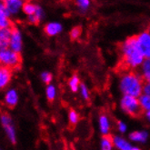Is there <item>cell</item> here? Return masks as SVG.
I'll list each match as a JSON object with an SVG mask.
<instances>
[{
    "label": "cell",
    "mask_w": 150,
    "mask_h": 150,
    "mask_svg": "<svg viewBox=\"0 0 150 150\" xmlns=\"http://www.w3.org/2000/svg\"><path fill=\"white\" fill-rule=\"evenodd\" d=\"M43 16V11L41 9V7L38 6V10L36 12V14L33 15V16H28V21L31 23V24H34V25H38L40 20H41V17Z\"/></svg>",
    "instance_id": "obj_19"
},
{
    "label": "cell",
    "mask_w": 150,
    "mask_h": 150,
    "mask_svg": "<svg viewBox=\"0 0 150 150\" xmlns=\"http://www.w3.org/2000/svg\"><path fill=\"white\" fill-rule=\"evenodd\" d=\"M55 95H56L55 87L53 86H49L47 88V99L49 102H53V100L55 98Z\"/></svg>",
    "instance_id": "obj_25"
},
{
    "label": "cell",
    "mask_w": 150,
    "mask_h": 150,
    "mask_svg": "<svg viewBox=\"0 0 150 150\" xmlns=\"http://www.w3.org/2000/svg\"><path fill=\"white\" fill-rule=\"evenodd\" d=\"M69 129L74 130L78 123V114L73 109H69Z\"/></svg>",
    "instance_id": "obj_17"
},
{
    "label": "cell",
    "mask_w": 150,
    "mask_h": 150,
    "mask_svg": "<svg viewBox=\"0 0 150 150\" xmlns=\"http://www.w3.org/2000/svg\"><path fill=\"white\" fill-rule=\"evenodd\" d=\"M120 87L125 96L137 98L143 91V83L139 76L134 72H129L123 76L120 82Z\"/></svg>",
    "instance_id": "obj_2"
},
{
    "label": "cell",
    "mask_w": 150,
    "mask_h": 150,
    "mask_svg": "<svg viewBox=\"0 0 150 150\" xmlns=\"http://www.w3.org/2000/svg\"><path fill=\"white\" fill-rule=\"evenodd\" d=\"M6 103L10 108H13L17 103V95L15 90H10L6 96Z\"/></svg>",
    "instance_id": "obj_14"
},
{
    "label": "cell",
    "mask_w": 150,
    "mask_h": 150,
    "mask_svg": "<svg viewBox=\"0 0 150 150\" xmlns=\"http://www.w3.org/2000/svg\"><path fill=\"white\" fill-rule=\"evenodd\" d=\"M121 107L123 110L133 118H140L146 114L139 100L134 96H125L121 101Z\"/></svg>",
    "instance_id": "obj_4"
},
{
    "label": "cell",
    "mask_w": 150,
    "mask_h": 150,
    "mask_svg": "<svg viewBox=\"0 0 150 150\" xmlns=\"http://www.w3.org/2000/svg\"><path fill=\"white\" fill-rule=\"evenodd\" d=\"M139 102L140 105H142L143 109L146 112L150 111V96H146V95H143V96H140L139 98Z\"/></svg>",
    "instance_id": "obj_21"
},
{
    "label": "cell",
    "mask_w": 150,
    "mask_h": 150,
    "mask_svg": "<svg viewBox=\"0 0 150 150\" xmlns=\"http://www.w3.org/2000/svg\"><path fill=\"white\" fill-rule=\"evenodd\" d=\"M21 37H20V33L17 29L15 24L12 25L11 26V39H10V49L20 53L21 50Z\"/></svg>",
    "instance_id": "obj_6"
},
{
    "label": "cell",
    "mask_w": 150,
    "mask_h": 150,
    "mask_svg": "<svg viewBox=\"0 0 150 150\" xmlns=\"http://www.w3.org/2000/svg\"><path fill=\"white\" fill-rule=\"evenodd\" d=\"M11 26L8 28L0 29V49H6L8 48V47H10Z\"/></svg>",
    "instance_id": "obj_8"
},
{
    "label": "cell",
    "mask_w": 150,
    "mask_h": 150,
    "mask_svg": "<svg viewBox=\"0 0 150 150\" xmlns=\"http://www.w3.org/2000/svg\"><path fill=\"white\" fill-rule=\"evenodd\" d=\"M121 60L117 67V71L124 72L130 68H134L142 64L144 56L141 52L137 36L128 38L121 46Z\"/></svg>",
    "instance_id": "obj_1"
},
{
    "label": "cell",
    "mask_w": 150,
    "mask_h": 150,
    "mask_svg": "<svg viewBox=\"0 0 150 150\" xmlns=\"http://www.w3.org/2000/svg\"><path fill=\"white\" fill-rule=\"evenodd\" d=\"M146 115L147 118H148V119L150 120V111H149V112H146Z\"/></svg>",
    "instance_id": "obj_32"
},
{
    "label": "cell",
    "mask_w": 150,
    "mask_h": 150,
    "mask_svg": "<svg viewBox=\"0 0 150 150\" xmlns=\"http://www.w3.org/2000/svg\"><path fill=\"white\" fill-rule=\"evenodd\" d=\"M130 139L133 141H141V142H145L147 138V133L146 132H133L130 134Z\"/></svg>",
    "instance_id": "obj_18"
},
{
    "label": "cell",
    "mask_w": 150,
    "mask_h": 150,
    "mask_svg": "<svg viewBox=\"0 0 150 150\" xmlns=\"http://www.w3.org/2000/svg\"><path fill=\"white\" fill-rule=\"evenodd\" d=\"M143 91L145 93V95L150 96V84H146L143 86Z\"/></svg>",
    "instance_id": "obj_30"
},
{
    "label": "cell",
    "mask_w": 150,
    "mask_h": 150,
    "mask_svg": "<svg viewBox=\"0 0 150 150\" xmlns=\"http://www.w3.org/2000/svg\"><path fill=\"white\" fill-rule=\"evenodd\" d=\"M5 9L8 14L11 13H16L19 10V8L23 6L24 2L22 1H16V0H6V1L2 2Z\"/></svg>",
    "instance_id": "obj_9"
},
{
    "label": "cell",
    "mask_w": 150,
    "mask_h": 150,
    "mask_svg": "<svg viewBox=\"0 0 150 150\" xmlns=\"http://www.w3.org/2000/svg\"><path fill=\"white\" fill-rule=\"evenodd\" d=\"M5 129H6V132L8 136V137L10 138V140L12 141V143H16V135H15V130L12 127L11 124L9 125H6V126H4Z\"/></svg>",
    "instance_id": "obj_24"
},
{
    "label": "cell",
    "mask_w": 150,
    "mask_h": 150,
    "mask_svg": "<svg viewBox=\"0 0 150 150\" xmlns=\"http://www.w3.org/2000/svg\"><path fill=\"white\" fill-rule=\"evenodd\" d=\"M114 146V137L111 135H104L102 137V150H111Z\"/></svg>",
    "instance_id": "obj_15"
},
{
    "label": "cell",
    "mask_w": 150,
    "mask_h": 150,
    "mask_svg": "<svg viewBox=\"0 0 150 150\" xmlns=\"http://www.w3.org/2000/svg\"><path fill=\"white\" fill-rule=\"evenodd\" d=\"M8 14L6 10L5 9V7L2 4V2L0 3V29L1 28H8L14 24L10 19L8 18Z\"/></svg>",
    "instance_id": "obj_10"
},
{
    "label": "cell",
    "mask_w": 150,
    "mask_h": 150,
    "mask_svg": "<svg viewBox=\"0 0 150 150\" xmlns=\"http://www.w3.org/2000/svg\"><path fill=\"white\" fill-rule=\"evenodd\" d=\"M69 86L71 90L73 92H76L78 89V86H79V78L77 76V75H74L72 76V78L69 80Z\"/></svg>",
    "instance_id": "obj_23"
},
{
    "label": "cell",
    "mask_w": 150,
    "mask_h": 150,
    "mask_svg": "<svg viewBox=\"0 0 150 150\" xmlns=\"http://www.w3.org/2000/svg\"><path fill=\"white\" fill-rule=\"evenodd\" d=\"M80 88H81V92H82V95L84 96V98L88 100V98H89V96H88V92H87V89H86V87L84 84H81L80 86Z\"/></svg>",
    "instance_id": "obj_29"
},
{
    "label": "cell",
    "mask_w": 150,
    "mask_h": 150,
    "mask_svg": "<svg viewBox=\"0 0 150 150\" xmlns=\"http://www.w3.org/2000/svg\"><path fill=\"white\" fill-rule=\"evenodd\" d=\"M76 4L79 7H81L82 9H86V8H87L88 6H89V1H87V0H79V1L76 2Z\"/></svg>",
    "instance_id": "obj_28"
},
{
    "label": "cell",
    "mask_w": 150,
    "mask_h": 150,
    "mask_svg": "<svg viewBox=\"0 0 150 150\" xmlns=\"http://www.w3.org/2000/svg\"><path fill=\"white\" fill-rule=\"evenodd\" d=\"M114 145L120 150H133V147L130 144H128L125 139H123L119 137H114Z\"/></svg>",
    "instance_id": "obj_13"
},
{
    "label": "cell",
    "mask_w": 150,
    "mask_h": 150,
    "mask_svg": "<svg viewBox=\"0 0 150 150\" xmlns=\"http://www.w3.org/2000/svg\"><path fill=\"white\" fill-rule=\"evenodd\" d=\"M118 127H119V129H120V131H121V132H125V131H126L127 127H126V125L124 124V123L118 122Z\"/></svg>",
    "instance_id": "obj_31"
},
{
    "label": "cell",
    "mask_w": 150,
    "mask_h": 150,
    "mask_svg": "<svg viewBox=\"0 0 150 150\" xmlns=\"http://www.w3.org/2000/svg\"><path fill=\"white\" fill-rule=\"evenodd\" d=\"M38 6L34 5L30 2H24L22 9L26 15H28V16H33L36 14V12L38 10Z\"/></svg>",
    "instance_id": "obj_16"
},
{
    "label": "cell",
    "mask_w": 150,
    "mask_h": 150,
    "mask_svg": "<svg viewBox=\"0 0 150 150\" xmlns=\"http://www.w3.org/2000/svg\"><path fill=\"white\" fill-rule=\"evenodd\" d=\"M1 120H2V124L3 126H6L11 124V118L9 117V115L7 113H3L1 116Z\"/></svg>",
    "instance_id": "obj_26"
},
{
    "label": "cell",
    "mask_w": 150,
    "mask_h": 150,
    "mask_svg": "<svg viewBox=\"0 0 150 150\" xmlns=\"http://www.w3.org/2000/svg\"><path fill=\"white\" fill-rule=\"evenodd\" d=\"M41 77H42V80L45 82L47 85H48L52 80V75L50 73H48V72H44L41 75Z\"/></svg>",
    "instance_id": "obj_27"
},
{
    "label": "cell",
    "mask_w": 150,
    "mask_h": 150,
    "mask_svg": "<svg viewBox=\"0 0 150 150\" xmlns=\"http://www.w3.org/2000/svg\"><path fill=\"white\" fill-rule=\"evenodd\" d=\"M82 34V28L80 25L75 26V28L70 31V38H71L72 41H75L76 39H77L80 35Z\"/></svg>",
    "instance_id": "obj_22"
},
{
    "label": "cell",
    "mask_w": 150,
    "mask_h": 150,
    "mask_svg": "<svg viewBox=\"0 0 150 150\" xmlns=\"http://www.w3.org/2000/svg\"><path fill=\"white\" fill-rule=\"evenodd\" d=\"M13 70L9 67L0 66V89H2L10 82Z\"/></svg>",
    "instance_id": "obj_7"
},
{
    "label": "cell",
    "mask_w": 150,
    "mask_h": 150,
    "mask_svg": "<svg viewBox=\"0 0 150 150\" xmlns=\"http://www.w3.org/2000/svg\"><path fill=\"white\" fill-rule=\"evenodd\" d=\"M44 30H45L46 34L48 35V36H55V35L58 34L62 30V26L58 23H49L46 25Z\"/></svg>",
    "instance_id": "obj_12"
},
{
    "label": "cell",
    "mask_w": 150,
    "mask_h": 150,
    "mask_svg": "<svg viewBox=\"0 0 150 150\" xmlns=\"http://www.w3.org/2000/svg\"><path fill=\"white\" fill-rule=\"evenodd\" d=\"M138 47L144 57L150 58V34L142 33L137 36Z\"/></svg>",
    "instance_id": "obj_5"
},
{
    "label": "cell",
    "mask_w": 150,
    "mask_h": 150,
    "mask_svg": "<svg viewBox=\"0 0 150 150\" xmlns=\"http://www.w3.org/2000/svg\"><path fill=\"white\" fill-rule=\"evenodd\" d=\"M133 150H140L139 148H137V147H133Z\"/></svg>",
    "instance_id": "obj_33"
},
{
    "label": "cell",
    "mask_w": 150,
    "mask_h": 150,
    "mask_svg": "<svg viewBox=\"0 0 150 150\" xmlns=\"http://www.w3.org/2000/svg\"><path fill=\"white\" fill-rule=\"evenodd\" d=\"M99 121H100V128H101V132L104 134V135H107L108 132V129H109V125H108V117L105 115L102 114L100 116V118H99Z\"/></svg>",
    "instance_id": "obj_20"
},
{
    "label": "cell",
    "mask_w": 150,
    "mask_h": 150,
    "mask_svg": "<svg viewBox=\"0 0 150 150\" xmlns=\"http://www.w3.org/2000/svg\"><path fill=\"white\" fill-rule=\"evenodd\" d=\"M143 74L140 76L143 83V86L146 84H150V58H146L142 64Z\"/></svg>",
    "instance_id": "obj_11"
},
{
    "label": "cell",
    "mask_w": 150,
    "mask_h": 150,
    "mask_svg": "<svg viewBox=\"0 0 150 150\" xmlns=\"http://www.w3.org/2000/svg\"><path fill=\"white\" fill-rule=\"evenodd\" d=\"M22 57L20 53L15 52L10 48L0 49V66L11 68L13 71L21 67Z\"/></svg>",
    "instance_id": "obj_3"
}]
</instances>
